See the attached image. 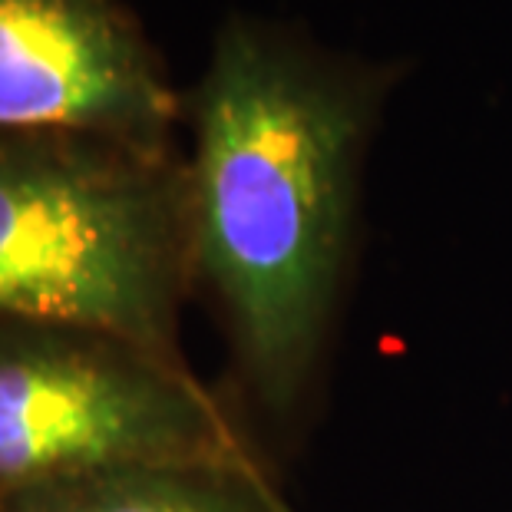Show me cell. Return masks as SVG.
I'll use <instances>...</instances> for the list:
<instances>
[{
  "label": "cell",
  "mask_w": 512,
  "mask_h": 512,
  "mask_svg": "<svg viewBox=\"0 0 512 512\" xmlns=\"http://www.w3.org/2000/svg\"><path fill=\"white\" fill-rule=\"evenodd\" d=\"M192 268L268 410L318 361L351 245L370 90L285 30L232 17L192 96Z\"/></svg>",
  "instance_id": "6da1fadb"
},
{
  "label": "cell",
  "mask_w": 512,
  "mask_h": 512,
  "mask_svg": "<svg viewBox=\"0 0 512 512\" xmlns=\"http://www.w3.org/2000/svg\"><path fill=\"white\" fill-rule=\"evenodd\" d=\"M192 281L189 162L172 143L0 129V314L182 364Z\"/></svg>",
  "instance_id": "7a4b0ae2"
},
{
  "label": "cell",
  "mask_w": 512,
  "mask_h": 512,
  "mask_svg": "<svg viewBox=\"0 0 512 512\" xmlns=\"http://www.w3.org/2000/svg\"><path fill=\"white\" fill-rule=\"evenodd\" d=\"M119 463L258 466L185 364L100 331L0 314V499Z\"/></svg>",
  "instance_id": "3957f363"
},
{
  "label": "cell",
  "mask_w": 512,
  "mask_h": 512,
  "mask_svg": "<svg viewBox=\"0 0 512 512\" xmlns=\"http://www.w3.org/2000/svg\"><path fill=\"white\" fill-rule=\"evenodd\" d=\"M179 113L123 0H0V129L172 143Z\"/></svg>",
  "instance_id": "277c9868"
},
{
  "label": "cell",
  "mask_w": 512,
  "mask_h": 512,
  "mask_svg": "<svg viewBox=\"0 0 512 512\" xmlns=\"http://www.w3.org/2000/svg\"><path fill=\"white\" fill-rule=\"evenodd\" d=\"M0 512H291L261 466L119 463L63 473L0 499Z\"/></svg>",
  "instance_id": "5b68a950"
}]
</instances>
